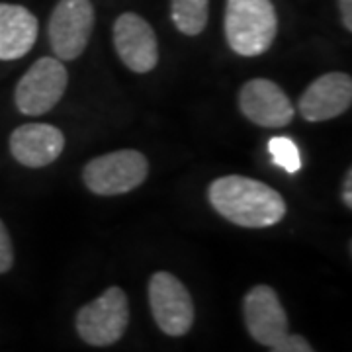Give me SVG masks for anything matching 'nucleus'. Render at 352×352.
Returning a JSON list of instances; mask_svg holds the SVG:
<instances>
[{
  "label": "nucleus",
  "instance_id": "obj_14",
  "mask_svg": "<svg viewBox=\"0 0 352 352\" xmlns=\"http://www.w3.org/2000/svg\"><path fill=\"white\" fill-rule=\"evenodd\" d=\"M210 0H170V18L184 36H198L208 24Z\"/></svg>",
  "mask_w": 352,
  "mask_h": 352
},
{
  "label": "nucleus",
  "instance_id": "obj_7",
  "mask_svg": "<svg viewBox=\"0 0 352 352\" xmlns=\"http://www.w3.org/2000/svg\"><path fill=\"white\" fill-rule=\"evenodd\" d=\"M94 28L90 0H59L50 20V43L57 59L75 61L87 50Z\"/></svg>",
  "mask_w": 352,
  "mask_h": 352
},
{
  "label": "nucleus",
  "instance_id": "obj_1",
  "mask_svg": "<svg viewBox=\"0 0 352 352\" xmlns=\"http://www.w3.org/2000/svg\"><path fill=\"white\" fill-rule=\"evenodd\" d=\"M208 198L217 214L239 227H272L286 215V201L280 192L249 176L217 178L210 184Z\"/></svg>",
  "mask_w": 352,
  "mask_h": 352
},
{
  "label": "nucleus",
  "instance_id": "obj_16",
  "mask_svg": "<svg viewBox=\"0 0 352 352\" xmlns=\"http://www.w3.org/2000/svg\"><path fill=\"white\" fill-rule=\"evenodd\" d=\"M14 264V247L10 233L0 219V274L8 272Z\"/></svg>",
  "mask_w": 352,
  "mask_h": 352
},
{
  "label": "nucleus",
  "instance_id": "obj_12",
  "mask_svg": "<svg viewBox=\"0 0 352 352\" xmlns=\"http://www.w3.org/2000/svg\"><path fill=\"white\" fill-rule=\"evenodd\" d=\"M65 149V135L61 129L50 124H25L16 127L10 135V153L24 166L41 168L47 166Z\"/></svg>",
  "mask_w": 352,
  "mask_h": 352
},
{
  "label": "nucleus",
  "instance_id": "obj_17",
  "mask_svg": "<svg viewBox=\"0 0 352 352\" xmlns=\"http://www.w3.org/2000/svg\"><path fill=\"white\" fill-rule=\"evenodd\" d=\"M270 352H315L314 346L307 342L302 335H286L282 340H278L274 346H270Z\"/></svg>",
  "mask_w": 352,
  "mask_h": 352
},
{
  "label": "nucleus",
  "instance_id": "obj_2",
  "mask_svg": "<svg viewBox=\"0 0 352 352\" xmlns=\"http://www.w3.org/2000/svg\"><path fill=\"white\" fill-rule=\"evenodd\" d=\"M276 34V8L270 0H227L226 38L237 55H263L270 50Z\"/></svg>",
  "mask_w": 352,
  "mask_h": 352
},
{
  "label": "nucleus",
  "instance_id": "obj_15",
  "mask_svg": "<svg viewBox=\"0 0 352 352\" xmlns=\"http://www.w3.org/2000/svg\"><path fill=\"white\" fill-rule=\"evenodd\" d=\"M268 151L272 155V161L288 175H294L302 168L300 149L289 138H272L268 141Z\"/></svg>",
  "mask_w": 352,
  "mask_h": 352
},
{
  "label": "nucleus",
  "instance_id": "obj_10",
  "mask_svg": "<svg viewBox=\"0 0 352 352\" xmlns=\"http://www.w3.org/2000/svg\"><path fill=\"white\" fill-rule=\"evenodd\" d=\"M239 108L247 120L263 127H284L296 110L286 92L268 78H252L239 90Z\"/></svg>",
  "mask_w": 352,
  "mask_h": 352
},
{
  "label": "nucleus",
  "instance_id": "obj_9",
  "mask_svg": "<svg viewBox=\"0 0 352 352\" xmlns=\"http://www.w3.org/2000/svg\"><path fill=\"white\" fill-rule=\"evenodd\" d=\"M113 45L129 71L149 73L159 63L157 36L139 14H122L113 24Z\"/></svg>",
  "mask_w": 352,
  "mask_h": 352
},
{
  "label": "nucleus",
  "instance_id": "obj_3",
  "mask_svg": "<svg viewBox=\"0 0 352 352\" xmlns=\"http://www.w3.org/2000/svg\"><path fill=\"white\" fill-rule=\"evenodd\" d=\"M149 175L145 155L133 149L106 153L88 161L82 170L87 188L98 196H120L141 186Z\"/></svg>",
  "mask_w": 352,
  "mask_h": 352
},
{
  "label": "nucleus",
  "instance_id": "obj_4",
  "mask_svg": "<svg viewBox=\"0 0 352 352\" xmlns=\"http://www.w3.org/2000/svg\"><path fill=\"white\" fill-rule=\"evenodd\" d=\"M129 323L126 292L108 288L100 298L82 305L76 314V333L87 344L110 346L124 337Z\"/></svg>",
  "mask_w": 352,
  "mask_h": 352
},
{
  "label": "nucleus",
  "instance_id": "obj_6",
  "mask_svg": "<svg viewBox=\"0 0 352 352\" xmlns=\"http://www.w3.org/2000/svg\"><path fill=\"white\" fill-rule=\"evenodd\" d=\"M153 319L168 337H182L194 325V302L186 286L170 272H155L149 280Z\"/></svg>",
  "mask_w": 352,
  "mask_h": 352
},
{
  "label": "nucleus",
  "instance_id": "obj_18",
  "mask_svg": "<svg viewBox=\"0 0 352 352\" xmlns=\"http://www.w3.org/2000/svg\"><path fill=\"white\" fill-rule=\"evenodd\" d=\"M340 18H342V25L351 32L352 30V0H339Z\"/></svg>",
  "mask_w": 352,
  "mask_h": 352
},
{
  "label": "nucleus",
  "instance_id": "obj_11",
  "mask_svg": "<svg viewBox=\"0 0 352 352\" xmlns=\"http://www.w3.org/2000/svg\"><path fill=\"white\" fill-rule=\"evenodd\" d=\"M352 104V78L346 73H327L315 78L298 102L307 122H327L344 113Z\"/></svg>",
  "mask_w": 352,
  "mask_h": 352
},
{
  "label": "nucleus",
  "instance_id": "obj_8",
  "mask_svg": "<svg viewBox=\"0 0 352 352\" xmlns=\"http://www.w3.org/2000/svg\"><path fill=\"white\" fill-rule=\"evenodd\" d=\"M245 325L252 339L263 346H274L288 335V315L276 289L258 284L243 300Z\"/></svg>",
  "mask_w": 352,
  "mask_h": 352
},
{
  "label": "nucleus",
  "instance_id": "obj_13",
  "mask_svg": "<svg viewBox=\"0 0 352 352\" xmlns=\"http://www.w3.org/2000/svg\"><path fill=\"white\" fill-rule=\"evenodd\" d=\"M38 18L20 4L0 2V61L22 59L38 39Z\"/></svg>",
  "mask_w": 352,
  "mask_h": 352
},
{
  "label": "nucleus",
  "instance_id": "obj_5",
  "mask_svg": "<svg viewBox=\"0 0 352 352\" xmlns=\"http://www.w3.org/2000/svg\"><path fill=\"white\" fill-rule=\"evenodd\" d=\"M69 75L61 59L41 57L28 69L14 92L16 108L24 116H41L63 98Z\"/></svg>",
  "mask_w": 352,
  "mask_h": 352
},
{
  "label": "nucleus",
  "instance_id": "obj_19",
  "mask_svg": "<svg viewBox=\"0 0 352 352\" xmlns=\"http://www.w3.org/2000/svg\"><path fill=\"white\" fill-rule=\"evenodd\" d=\"M342 201L346 208H352V173L349 170L344 176V184H342Z\"/></svg>",
  "mask_w": 352,
  "mask_h": 352
}]
</instances>
